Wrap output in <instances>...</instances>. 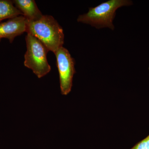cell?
<instances>
[{
    "mask_svg": "<svg viewBox=\"0 0 149 149\" xmlns=\"http://www.w3.org/2000/svg\"><path fill=\"white\" fill-rule=\"evenodd\" d=\"M26 32L36 37L48 51L54 53L64 44L63 29L51 15H43L42 18L36 21L27 20Z\"/></svg>",
    "mask_w": 149,
    "mask_h": 149,
    "instance_id": "cell-1",
    "label": "cell"
},
{
    "mask_svg": "<svg viewBox=\"0 0 149 149\" xmlns=\"http://www.w3.org/2000/svg\"><path fill=\"white\" fill-rule=\"evenodd\" d=\"M132 2L129 0H109L94 8H90L87 13L77 19L78 22L90 24L97 29L107 28L113 30V20L118 9L129 6Z\"/></svg>",
    "mask_w": 149,
    "mask_h": 149,
    "instance_id": "cell-2",
    "label": "cell"
},
{
    "mask_svg": "<svg viewBox=\"0 0 149 149\" xmlns=\"http://www.w3.org/2000/svg\"><path fill=\"white\" fill-rule=\"evenodd\" d=\"M25 40L27 51L24 55V66L32 70L38 78H42L51 71L47 59L49 51L41 41L31 34H27Z\"/></svg>",
    "mask_w": 149,
    "mask_h": 149,
    "instance_id": "cell-3",
    "label": "cell"
},
{
    "mask_svg": "<svg viewBox=\"0 0 149 149\" xmlns=\"http://www.w3.org/2000/svg\"><path fill=\"white\" fill-rule=\"evenodd\" d=\"M54 54L56 58L61 93L67 95L71 91L73 76L76 73L75 61L69 51L63 47L60 48Z\"/></svg>",
    "mask_w": 149,
    "mask_h": 149,
    "instance_id": "cell-4",
    "label": "cell"
},
{
    "mask_svg": "<svg viewBox=\"0 0 149 149\" xmlns=\"http://www.w3.org/2000/svg\"><path fill=\"white\" fill-rule=\"evenodd\" d=\"M27 19L20 15L0 23V42L3 38L12 43L15 38L26 32Z\"/></svg>",
    "mask_w": 149,
    "mask_h": 149,
    "instance_id": "cell-5",
    "label": "cell"
},
{
    "mask_svg": "<svg viewBox=\"0 0 149 149\" xmlns=\"http://www.w3.org/2000/svg\"><path fill=\"white\" fill-rule=\"evenodd\" d=\"M12 1L27 21H37L43 16L34 0H13Z\"/></svg>",
    "mask_w": 149,
    "mask_h": 149,
    "instance_id": "cell-6",
    "label": "cell"
},
{
    "mask_svg": "<svg viewBox=\"0 0 149 149\" xmlns=\"http://www.w3.org/2000/svg\"><path fill=\"white\" fill-rule=\"evenodd\" d=\"M20 15H23L22 13L15 6L12 1L0 0V23L5 19Z\"/></svg>",
    "mask_w": 149,
    "mask_h": 149,
    "instance_id": "cell-7",
    "label": "cell"
},
{
    "mask_svg": "<svg viewBox=\"0 0 149 149\" xmlns=\"http://www.w3.org/2000/svg\"><path fill=\"white\" fill-rule=\"evenodd\" d=\"M130 149H149V135Z\"/></svg>",
    "mask_w": 149,
    "mask_h": 149,
    "instance_id": "cell-8",
    "label": "cell"
},
{
    "mask_svg": "<svg viewBox=\"0 0 149 149\" xmlns=\"http://www.w3.org/2000/svg\"></svg>",
    "mask_w": 149,
    "mask_h": 149,
    "instance_id": "cell-9",
    "label": "cell"
}]
</instances>
